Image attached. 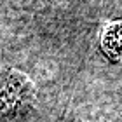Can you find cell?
<instances>
[{"label":"cell","mask_w":122,"mask_h":122,"mask_svg":"<svg viewBox=\"0 0 122 122\" xmlns=\"http://www.w3.org/2000/svg\"><path fill=\"white\" fill-rule=\"evenodd\" d=\"M35 98V87L28 77L14 70L0 73V115L25 110Z\"/></svg>","instance_id":"6da1fadb"}]
</instances>
